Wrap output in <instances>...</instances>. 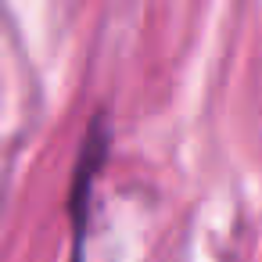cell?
<instances>
[{"instance_id":"cell-1","label":"cell","mask_w":262,"mask_h":262,"mask_svg":"<svg viewBox=\"0 0 262 262\" xmlns=\"http://www.w3.org/2000/svg\"><path fill=\"white\" fill-rule=\"evenodd\" d=\"M101 158H104V129L97 122V129L90 133V144L83 147V158H79V172H76V187H72V226H76V262H79V248H83V219H86V208H90V190H94V176L101 169Z\"/></svg>"}]
</instances>
